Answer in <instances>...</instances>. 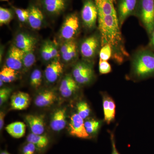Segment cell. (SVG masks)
<instances>
[{"instance_id":"cell-29","label":"cell","mask_w":154,"mask_h":154,"mask_svg":"<svg viewBox=\"0 0 154 154\" xmlns=\"http://www.w3.org/2000/svg\"><path fill=\"white\" fill-rule=\"evenodd\" d=\"M36 62V57L33 51L25 53L23 60V66L25 69L32 67Z\"/></svg>"},{"instance_id":"cell-39","label":"cell","mask_w":154,"mask_h":154,"mask_svg":"<svg viewBox=\"0 0 154 154\" xmlns=\"http://www.w3.org/2000/svg\"><path fill=\"white\" fill-rule=\"evenodd\" d=\"M1 154H11L9 153L8 152L6 151H3L1 153Z\"/></svg>"},{"instance_id":"cell-14","label":"cell","mask_w":154,"mask_h":154,"mask_svg":"<svg viewBox=\"0 0 154 154\" xmlns=\"http://www.w3.org/2000/svg\"><path fill=\"white\" fill-rule=\"evenodd\" d=\"M66 108H60L54 113L50 121L51 128L54 131H60L66 125Z\"/></svg>"},{"instance_id":"cell-30","label":"cell","mask_w":154,"mask_h":154,"mask_svg":"<svg viewBox=\"0 0 154 154\" xmlns=\"http://www.w3.org/2000/svg\"><path fill=\"white\" fill-rule=\"evenodd\" d=\"M17 17L20 22H25L28 21L29 16V10L26 9L14 8Z\"/></svg>"},{"instance_id":"cell-26","label":"cell","mask_w":154,"mask_h":154,"mask_svg":"<svg viewBox=\"0 0 154 154\" xmlns=\"http://www.w3.org/2000/svg\"><path fill=\"white\" fill-rule=\"evenodd\" d=\"M42 82V74L40 70L36 69L31 73L30 77V84L32 87L37 89L41 86Z\"/></svg>"},{"instance_id":"cell-13","label":"cell","mask_w":154,"mask_h":154,"mask_svg":"<svg viewBox=\"0 0 154 154\" xmlns=\"http://www.w3.org/2000/svg\"><path fill=\"white\" fill-rule=\"evenodd\" d=\"M36 39L32 36L25 33H19L15 38V46L24 52L34 51Z\"/></svg>"},{"instance_id":"cell-36","label":"cell","mask_w":154,"mask_h":154,"mask_svg":"<svg viewBox=\"0 0 154 154\" xmlns=\"http://www.w3.org/2000/svg\"><path fill=\"white\" fill-rule=\"evenodd\" d=\"M50 50L51 54V56L52 58H57L58 57L59 54L58 51L56 47L52 43H49Z\"/></svg>"},{"instance_id":"cell-18","label":"cell","mask_w":154,"mask_h":154,"mask_svg":"<svg viewBox=\"0 0 154 154\" xmlns=\"http://www.w3.org/2000/svg\"><path fill=\"white\" fill-rule=\"evenodd\" d=\"M56 98V95L54 91L45 90L36 96L34 99V104L38 107H48L54 103Z\"/></svg>"},{"instance_id":"cell-12","label":"cell","mask_w":154,"mask_h":154,"mask_svg":"<svg viewBox=\"0 0 154 154\" xmlns=\"http://www.w3.org/2000/svg\"><path fill=\"white\" fill-rule=\"evenodd\" d=\"M30 102V98L29 94L21 91L16 92L11 97V109L18 110H25L29 107Z\"/></svg>"},{"instance_id":"cell-20","label":"cell","mask_w":154,"mask_h":154,"mask_svg":"<svg viewBox=\"0 0 154 154\" xmlns=\"http://www.w3.org/2000/svg\"><path fill=\"white\" fill-rule=\"evenodd\" d=\"M43 4L45 10L53 15L60 14L66 8L65 0H43Z\"/></svg>"},{"instance_id":"cell-35","label":"cell","mask_w":154,"mask_h":154,"mask_svg":"<svg viewBox=\"0 0 154 154\" xmlns=\"http://www.w3.org/2000/svg\"><path fill=\"white\" fill-rule=\"evenodd\" d=\"M110 139L112 146V151L111 154H120L116 148L115 136L113 132L110 133Z\"/></svg>"},{"instance_id":"cell-7","label":"cell","mask_w":154,"mask_h":154,"mask_svg":"<svg viewBox=\"0 0 154 154\" xmlns=\"http://www.w3.org/2000/svg\"><path fill=\"white\" fill-rule=\"evenodd\" d=\"M79 28V20L77 15L71 14L66 17L60 30V35L63 39L72 40L76 35Z\"/></svg>"},{"instance_id":"cell-38","label":"cell","mask_w":154,"mask_h":154,"mask_svg":"<svg viewBox=\"0 0 154 154\" xmlns=\"http://www.w3.org/2000/svg\"><path fill=\"white\" fill-rule=\"evenodd\" d=\"M149 45L152 49L154 50V29L150 36Z\"/></svg>"},{"instance_id":"cell-6","label":"cell","mask_w":154,"mask_h":154,"mask_svg":"<svg viewBox=\"0 0 154 154\" xmlns=\"http://www.w3.org/2000/svg\"><path fill=\"white\" fill-rule=\"evenodd\" d=\"M139 0H118L117 15L120 27L125 20L132 15H136Z\"/></svg>"},{"instance_id":"cell-11","label":"cell","mask_w":154,"mask_h":154,"mask_svg":"<svg viewBox=\"0 0 154 154\" xmlns=\"http://www.w3.org/2000/svg\"><path fill=\"white\" fill-rule=\"evenodd\" d=\"M79 85L72 76L67 75L62 80L60 86L61 95L64 98L71 97L79 90Z\"/></svg>"},{"instance_id":"cell-3","label":"cell","mask_w":154,"mask_h":154,"mask_svg":"<svg viewBox=\"0 0 154 154\" xmlns=\"http://www.w3.org/2000/svg\"><path fill=\"white\" fill-rule=\"evenodd\" d=\"M72 77L79 85L91 84L95 79L93 67L88 61H80L76 64L72 71Z\"/></svg>"},{"instance_id":"cell-25","label":"cell","mask_w":154,"mask_h":154,"mask_svg":"<svg viewBox=\"0 0 154 154\" xmlns=\"http://www.w3.org/2000/svg\"><path fill=\"white\" fill-rule=\"evenodd\" d=\"M77 113L83 119L88 118L91 113V109L88 103L85 101H80L76 105Z\"/></svg>"},{"instance_id":"cell-21","label":"cell","mask_w":154,"mask_h":154,"mask_svg":"<svg viewBox=\"0 0 154 154\" xmlns=\"http://www.w3.org/2000/svg\"><path fill=\"white\" fill-rule=\"evenodd\" d=\"M5 129L7 132L12 137L19 139L25 135L26 125L24 122H16L7 125Z\"/></svg>"},{"instance_id":"cell-10","label":"cell","mask_w":154,"mask_h":154,"mask_svg":"<svg viewBox=\"0 0 154 154\" xmlns=\"http://www.w3.org/2000/svg\"><path fill=\"white\" fill-rule=\"evenodd\" d=\"M102 103L104 121L107 124H110L114 121L116 115V104L112 97L107 93H102Z\"/></svg>"},{"instance_id":"cell-19","label":"cell","mask_w":154,"mask_h":154,"mask_svg":"<svg viewBox=\"0 0 154 154\" xmlns=\"http://www.w3.org/2000/svg\"><path fill=\"white\" fill-rule=\"evenodd\" d=\"M29 11L28 22L30 27L34 30H39L44 19L43 14L40 9L35 6H32Z\"/></svg>"},{"instance_id":"cell-34","label":"cell","mask_w":154,"mask_h":154,"mask_svg":"<svg viewBox=\"0 0 154 154\" xmlns=\"http://www.w3.org/2000/svg\"><path fill=\"white\" fill-rule=\"evenodd\" d=\"M37 149L34 144L28 142L22 148V154H35Z\"/></svg>"},{"instance_id":"cell-31","label":"cell","mask_w":154,"mask_h":154,"mask_svg":"<svg viewBox=\"0 0 154 154\" xmlns=\"http://www.w3.org/2000/svg\"><path fill=\"white\" fill-rule=\"evenodd\" d=\"M49 43L48 42H45L41 50L42 57L45 61H49L53 59L50 50Z\"/></svg>"},{"instance_id":"cell-28","label":"cell","mask_w":154,"mask_h":154,"mask_svg":"<svg viewBox=\"0 0 154 154\" xmlns=\"http://www.w3.org/2000/svg\"><path fill=\"white\" fill-rule=\"evenodd\" d=\"M99 51V60L107 61L112 57V49L109 45L107 44L101 47Z\"/></svg>"},{"instance_id":"cell-32","label":"cell","mask_w":154,"mask_h":154,"mask_svg":"<svg viewBox=\"0 0 154 154\" xmlns=\"http://www.w3.org/2000/svg\"><path fill=\"white\" fill-rule=\"evenodd\" d=\"M12 92L10 88H3L0 90V105L2 106L8 99Z\"/></svg>"},{"instance_id":"cell-4","label":"cell","mask_w":154,"mask_h":154,"mask_svg":"<svg viewBox=\"0 0 154 154\" xmlns=\"http://www.w3.org/2000/svg\"><path fill=\"white\" fill-rule=\"evenodd\" d=\"M101 47V38L99 34H94L83 40L80 46L81 55L85 60L94 59Z\"/></svg>"},{"instance_id":"cell-24","label":"cell","mask_w":154,"mask_h":154,"mask_svg":"<svg viewBox=\"0 0 154 154\" xmlns=\"http://www.w3.org/2000/svg\"><path fill=\"white\" fill-rule=\"evenodd\" d=\"M16 71L7 66H4L0 72V80L4 83H11L16 79Z\"/></svg>"},{"instance_id":"cell-15","label":"cell","mask_w":154,"mask_h":154,"mask_svg":"<svg viewBox=\"0 0 154 154\" xmlns=\"http://www.w3.org/2000/svg\"><path fill=\"white\" fill-rule=\"evenodd\" d=\"M63 71V67L58 60H55L48 64L45 70V76L48 82H55Z\"/></svg>"},{"instance_id":"cell-1","label":"cell","mask_w":154,"mask_h":154,"mask_svg":"<svg viewBox=\"0 0 154 154\" xmlns=\"http://www.w3.org/2000/svg\"><path fill=\"white\" fill-rule=\"evenodd\" d=\"M154 75V53L148 49L136 51L131 60L130 76L135 81H140Z\"/></svg>"},{"instance_id":"cell-23","label":"cell","mask_w":154,"mask_h":154,"mask_svg":"<svg viewBox=\"0 0 154 154\" xmlns=\"http://www.w3.org/2000/svg\"><path fill=\"white\" fill-rule=\"evenodd\" d=\"M102 124V122L94 119H90L85 122L86 131L91 138L97 134Z\"/></svg>"},{"instance_id":"cell-9","label":"cell","mask_w":154,"mask_h":154,"mask_svg":"<svg viewBox=\"0 0 154 154\" xmlns=\"http://www.w3.org/2000/svg\"><path fill=\"white\" fill-rule=\"evenodd\" d=\"M25 53L16 46L10 48L6 60V66L17 71L23 66V60Z\"/></svg>"},{"instance_id":"cell-40","label":"cell","mask_w":154,"mask_h":154,"mask_svg":"<svg viewBox=\"0 0 154 154\" xmlns=\"http://www.w3.org/2000/svg\"><path fill=\"white\" fill-rule=\"evenodd\" d=\"M4 82H3L2 80H0V86L2 87L3 86V84H4Z\"/></svg>"},{"instance_id":"cell-41","label":"cell","mask_w":154,"mask_h":154,"mask_svg":"<svg viewBox=\"0 0 154 154\" xmlns=\"http://www.w3.org/2000/svg\"><path fill=\"white\" fill-rule=\"evenodd\" d=\"M1 1H9V0H1Z\"/></svg>"},{"instance_id":"cell-37","label":"cell","mask_w":154,"mask_h":154,"mask_svg":"<svg viewBox=\"0 0 154 154\" xmlns=\"http://www.w3.org/2000/svg\"><path fill=\"white\" fill-rule=\"evenodd\" d=\"M5 113L2 111L0 112V130H2L4 127L5 117Z\"/></svg>"},{"instance_id":"cell-16","label":"cell","mask_w":154,"mask_h":154,"mask_svg":"<svg viewBox=\"0 0 154 154\" xmlns=\"http://www.w3.org/2000/svg\"><path fill=\"white\" fill-rule=\"evenodd\" d=\"M25 120L32 133L40 135L44 132L45 123L42 116L29 114L25 116Z\"/></svg>"},{"instance_id":"cell-2","label":"cell","mask_w":154,"mask_h":154,"mask_svg":"<svg viewBox=\"0 0 154 154\" xmlns=\"http://www.w3.org/2000/svg\"><path fill=\"white\" fill-rule=\"evenodd\" d=\"M136 16L150 36L154 29V0H139Z\"/></svg>"},{"instance_id":"cell-33","label":"cell","mask_w":154,"mask_h":154,"mask_svg":"<svg viewBox=\"0 0 154 154\" xmlns=\"http://www.w3.org/2000/svg\"><path fill=\"white\" fill-rule=\"evenodd\" d=\"M112 68L107 61L99 60V72L101 74H107L111 72Z\"/></svg>"},{"instance_id":"cell-8","label":"cell","mask_w":154,"mask_h":154,"mask_svg":"<svg viewBox=\"0 0 154 154\" xmlns=\"http://www.w3.org/2000/svg\"><path fill=\"white\" fill-rule=\"evenodd\" d=\"M69 131L72 136L82 139L91 138L86 131L84 119L77 113H73L71 116Z\"/></svg>"},{"instance_id":"cell-27","label":"cell","mask_w":154,"mask_h":154,"mask_svg":"<svg viewBox=\"0 0 154 154\" xmlns=\"http://www.w3.org/2000/svg\"><path fill=\"white\" fill-rule=\"evenodd\" d=\"M13 19L12 12L8 9L0 8V25L1 26L8 24Z\"/></svg>"},{"instance_id":"cell-5","label":"cell","mask_w":154,"mask_h":154,"mask_svg":"<svg viewBox=\"0 0 154 154\" xmlns=\"http://www.w3.org/2000/svg\"><path fill=\"white\" fill-rule=\"evenodd\" d=\"M98 16V10L94 0H85L81 11V17L85 27L90 30L94 29Z\"/></svg>"},{"instance_id":"cell-17","label":"cell","mask_w":154,"mask_h":154,"mask_svg":"<svg viewBox=\"0 0 154 154\" xmlns=\"http://www.w3.org/2000/svg\"><path fill=\"white\" fill-rule=\"evenodd\" d=\"M77 44L74 40L67 41L63 43L60 48V53L63 60L67 62L74 60L77 56Z\"/></svg>"},{"instance_id":"cell-22","label":"cell","mask_w":154,"mask_h":154,"mask_svg":"<svg viewBox=\"0 0 154 154\" xmlns=\"http://www.w3.org/2000/svg\"><path fill=\"white\" fill-rule=\"evenodd\" d=\"M28 142L34 144L39 149L45 148L49 143V139L47 136L42 134H36L31 133L27 137Z\"/></svg>"}]
</instances>
